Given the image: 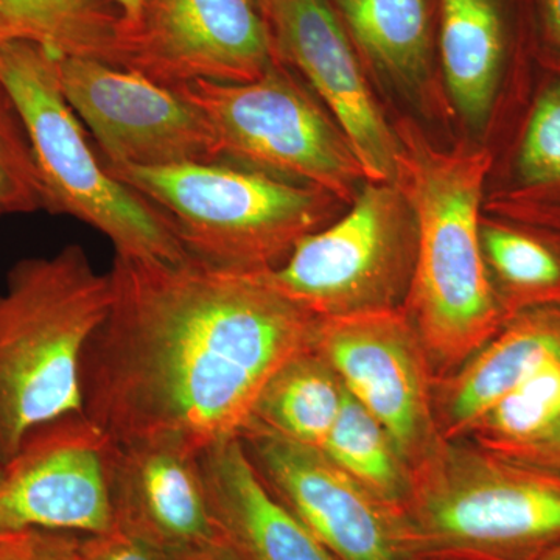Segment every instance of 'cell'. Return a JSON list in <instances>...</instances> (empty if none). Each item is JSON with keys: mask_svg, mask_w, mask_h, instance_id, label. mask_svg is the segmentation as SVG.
<instances>
[{"mask_svg": "<svg viewBox=\"0 0 560 560\" xmlns=\"http://www.w3.org/2000/svg\"><path fill=\"white\" fill-rule=\"evenodd\" d=\"M313 349L350 396L381 420L411 467L440 440L436 374L404 307L319 318Z\"/></svg>", "mask_w": 560, "mask_h": 560, "instance_id": "9", "label": "cell"}, {"mask_svg": "<svg viewBox=\"0 0 560 560\" xmlns=\"http://www.w3.org/2000/svg\"><path fill=\"white\" fill-rule=\"evenodd\" d=\"M113 302L83 349V412L109 440L201 453L238 436L268 378L312 348L318 316L267 271L114 257Z\"/></svg>", "mask_w": 560, "mask_h": 560, "instance_id": "1", "label": "cell"}, {"mask_svg": "<svg viewBox=\"0 0 560 560\" xmlns=\"http://www.w3.org/2000/svg\"><path fill=\"white\" fill-rule=\"evenodd\" d=\"M518 172L533 186L560 183V83L541 92L534 105L518 153Z\"/></svg>", "mask_w": 560, "mask_h": 560, "instance_id": "26", "label": "cell"}, {"mask_svg": "<svg viewBox=\"0 0 560 560\" xmlns=\"http://www.w3.org/2000/svg\"><path fill=\"white\" fill-rule=\"evenodd\" d=\"M418 230L394 183H370L341 219L298 243L267 271L276 289L318 318L404 307L415 275Z\"/></svg>", "mask_w": 560, "mask_h": 560, "instance_id": "8", "label": "cell"}, {"mask_svg": "<svg viewBox=\"0 0 560 560\" xmlns=\"http://www.w3.org/2000/svg\"><path fill=\"white\" fill-rule=\"evenodd\" d=\"M345 399L346 388L337 372L312 346L291 357L268 378L246 423L320 448Z\"/></svg>", "mask_w": 560, "mask_h": 560, "instance_id": "20", "label": "cell"}, {"mask_svg": "<svg viewBox=\"0 0 560 560\" xmlns=\"http://www.w3.org/2000/svg\"><path fill=\"white\" fill-rule=\"evenodd\" d=\"M198 455L171 440L108 438L103 464L116 528L172 551L219 539Z\"/></svg>", "mask_w": 560, "mask_h": 560, "instance_id": "15", "label": "cell"}, {"mask_svg": "<svg viewBox=\"0 0 560 560\" xmlns=\"http://www.w3.org/2000/svg\"><path fill=\"white\" fill-rule=\"evenodd\" d=\"M106 441L84 412L33 429L5 464L0 536L32 529L91 536L116 528L103 464Z\"/></svg>", "mask_w": 560, "mask_h": 560, "instance_id": "13", "label": "cell"}, {"mask_svg": "<svg viewBox=\"0 0 560 560\" xmlns=\"http://www.w3.org/2000/svg\"><path fill=\"white\" fill-rule=\"evenodd\" d=\"M319 451L396 515L410 495V464L381 420L348 390L340 415Z\"/></svg>", "mask_w": 560, "mask_h": 560, "instance_id": "22", "label": "cell"}, {"mask_svg": "<svg viewBox=\"0 0 560 560\" xmlns=\"http://www.w3.org/2000/svg\"><path fill=\"white\" fill-rule=\"evenodd\" d=\"M539 560H560V544L558 547H555L552 550L548 551L547 555H545L544 558H540Z\"/></svg>", "mask_w": 560, "mask_h": 560, "instance_id": "34", "label": "cell"}, {"mask_svg": "<svg viewBox=\"0 0 560 560\" xmlns=\"http://www.w3.org/2000/svg\"><path fill=\"white\" fill-rule=\"evenodd\" d=\"M103 165L167 217L190 257L223 270L282 267L302 238L327 226L340 201L319 187L220 161Z\"/></svg>", "mask_w": 560, "mask_h": 560, "instance_id": "5", "label": "cell"}, {"mask_svg": "<svg viewBox=\"0 0 560 560\" xmlns=\"http://www.w3.org/2000/svg\"><path fill=\"white\" fill-rule=\"evenodd\" d=\"M346 32L378 72L404 90L430 79L429 0H330Z\"/></svg>", "mask_w": 560, "mask_h": 560, "instance_id": "21", "label": "cell"}, {"mask_svg": "<svg viewBox=\"0 0 560 560\" xmlns=\"http://www.w3.org/2000/svg\"><path fill=\"white\" fill-rule=\"evenodd\" d=\"M77 560H178V556L139 534L114 528L83 536Z\"/></svg>", "mask_w": 560, "mask_h": 560, "instance_id": "28", "label": "cell"}, {"mask_svg": "<svg viewBox=\"0 0 560 560\" xmlns=\"http://www.w3.org/2000/svg\"><path fill=\"white\" fill-rule=\"evenodd\" d=\"M500 455L560 474V418L536 440L501 452Z\"/></svg>", "mask_w": 560, "mask_h": 560, "instance_id": "29", "label": "cell"}, {"mask_svg": "<svg viewBox=\"0 0 560 560\" xmlns=\"http://www.w3.org/2000/svg\"><path fill=\"white\" fill-rule=\"evenodd\" d=\"M267 22L276 57L300 70L326 103L364 176L372 183H394L396 131L383 117L330 0H276Z\"/></svg>", "mask_w": 560, "mask_h": 560, "instance_id": "14", "label": "cell"}, {"mask_svg": "<svg viewBox=\"0 0 560 560\" xmlns=\"http://www.w3.org/2000/svg\"><path fill=\"white\" fill-rule=\"evenodd\" d=\"M250 466L276 497L338 560H418L397 515L323 451L246 423L238 433Z\"/></svg>", "mask_w": 560, "mask_h": 560, "instance_id": "12", "label": "cell"}, {"mask_svg": "<svg viewBox=\"0 0 560 560\" xmlns=\"http://www.w3.org/2000/svg\"><path fill=\"white\" fill-rule=\"evenodd\" d=\"M560 418V359L490 407L460 440L506 452L536 440Z\"/></svg>", "mask_w": 560, "mask_h": 560, "instance_id": "24", "label": "cell"}, {"mask_svg": "<svg viewBox=\"0 0 560 560\" xmlns=\"http://www.w3.org/2000/svg\"><path fill=\"white\" fill-rule=\"evenodd\" d=\"M256 3L257 9H259L261 16L265 18V21H268L270 18L272 7H275L276 0H253Z\"/></svg>", "mask_w": 560, "mask_h": 560, "instance_id": "33", "label": "cell"}, {"mask_svg": "<svg viewBox=\"0 0 560 560\" xmlns=\"http://www.w3.org/2000/svg\"><path fill=\"white\" fill-rule=\"evenodd\" d=\"M440 47L445 84L474 127L488 120L508 47L503 0H441Z\"/></svg>", "mask_w": 560, "mask_h": 560, "instance_id": "18", "label": "cell"}, {"mask_svg": "<svg viewBox=\"0 0 560 560\" xmlns=\"http://www.w3.org/2000/svg\"><path fill=\"white\" fill-rule=\"evenodd\" d=\"M110 302L109 272L80 245L11 268L0 291V466L36 427L83 412L81 355Z\"/></svg>", "mask_w": 560, "mask_h": 560, "instance_id": "4", "label": "cell"}, {"mask_svg": "<svg viewBox=\"0 0 560 560\" xmlns=\"http://www.w3.org/2000/svg\"><path fill=\"white\" fill-rule=\"evenodd\" d=\"M560 359V305L528 308L434 385V418L445 440H460L490 407Z\"/></svg>", "mask_w": 560, "mask_h": 560, "instance_id": "16", "label": "cell"}, {"mask_svg": "<svg viewBox=\"0 0 560 560\" xmlns=\"http://www.w3.org/2000/svg\"><path fill=\"white\" fill-rule=\"evenodd\" d=\"M47 210L31 143L20 117L0 88V215Z\"/></svg>", "mask_w": 560, "mask_h": 560, "instance_id": "25", "label": "cell"}, {"mask_svg": "<svg viewBox=\"0 0 560 560\" xmlns=\"http://www.w3.org/2000/svg\"><path fill=\"white\" fill-rule=\"evenodd\" d=\"M178 560H243L242 556L232 548L230 541L220 536L219 539L206 541L197 547L176 551Z\"/></svg>", "mask_w": 560, "mask_h": 560, "instance_id": "30", "label": "cell"}, {"mask_svg": "<svg viewBox=\"0 0 560 560\" xmlns=\"http://www.w3.org/2000/svg\"><path fill=\"white\" fill-rule=\"evenodd\" d=\"M397 522L418 560H539L560 544V474L441 436Z\"/></svg>", "mask_w": 560, "mask_h": 560, "instance_id": "3", "label": "cell"}, {"mask_svg": "<svg viewBox=\"0 0 560 560\" xmlns=\"http://www.w3.org/2000/svg\"><path fill=\"white\" fill-rule=\"evenodd\" d=\"M119 7L121 18H124V39L136 27H138L140 16H142L143 3L145 0H113Z\"/></svg>", "mask_w": 560, "mask_h": 560, "instance_id": "31", "label": "cell"}, {"mask_svg": "<svg viewBox=\"0 0 560 560\" xmlns=\"http://www.w3.org/2000/svg\"><path fill=\"white\" fill-rule=\"evenodd\" d=\"M394 131L399 142L394 184L418 230L415 275L404 308L440 378L459 368L508 319L481 248L480 206L490 156L485 150L438 149L408 120Z\"/></svg>", "mask_w": 560, "mask_h": 560, "instance_id": "2", "label": "cell"}, {"mask_svg": "<svg viewBox=\"0 0 560 560\" xmlns=\"http://www.w3.org/2000/svg\"><path fill=\"white\" fill-rule=\"evenodd\" d=\"M210 514L243 560H338L250 466L238 436L198 455Z\"/></svg>", "mask_w": 560, "mask_h": 560, "instance_id": "17", "label": "cell"}, {"mask_svg": "<svg viewBox=\"0 0 560 560\" xmlns=\"http://www.w3.org/2000/svg\"><path fill=\"white\" fill-rule=\"evenodd\" d=\"M58 73L70 108L105 153L103 164L221 161L209 120L173 88L92 58L58 55Z\"/></svg>", "mask_w": 560, "mask_h": 560, "instance_id": "10", "label": "cell"}, {"mask_svg": "<svg viewBox=\"0 0 560 560\" xmlns=\"http://www.w3.org/2000/svg\"><path fill=\"white\" fill-rule=\"evenodd\" d=\"M10 40L121 68L124 18L113 0H0V44Z\"/></svg>", "mask_w": 560, "mask_h": 560, "instance_id": "19", "label": "cell"}, {"mask_svg": "<svg viewBox=\"0 0 560 560\" xmlns=\"http://www.w3.org/2000/svg\"><path fill=\"white\" fill-rule=\"evenodd\" d=\"M548 35L560 47V0H539Z\"/></svg>", "mask_w": 560, "mask_h": 560, "instance_id": "32", "label": "cell"}, {"mask_svg": "<svg viewBox=\"0 0 560 560\" xmlns=\"http://www.w3.org/2000/svg\"><path fill=\"white\" fill-rule=\"evenodd\" d=\"M205 114L220 160L228 158L279 178L353 201L366 178L345 132L276 60L249 83L197 80L173 88Z\"/></svg>", "mask_w": 560, "mask_h": 560, "instance_id": "7", "label": "cell"}, {"mask_svg": "<svg viewBox=\"0 0 560 560\" xmlns=\"http://www.w3.org/2000/svg\"><path fill=\"white\" fill-rule=\"evenodd\" d=\"M0 88L31 143L47 210L101 231L117 256L167 264L190 259L167 217L95 156L62 94L57 54L28 40L0 44Z\"/></svg>", "mask_w": 560, "mask_h": 560, "instance_id": "6", "label": "cell"}, {"mask_svg": "<svg viewBox=\"0 0 560 560\" xmlns=\"http://www.w3.org/2000/svg\"><path fill=\"white\" fill-rule=\"evenodd\" d=\"M3 480H5V466H0V486H2Z\"/></svg>", "mask_w": 560, "mask_h": 560, "instance_id": "35", "label": "cell"}, {"mask_svg": "<svg viewBox=\"0 0 560 560\" xmlns=\"http://www.w3.org/2000/svg\"><path fill=\"white\" fill-rule=\"evenodd\" d=\"M276 60L270 25L253 0H145L124 39L121 68L176 88L249 83Z\"/></svg>", "mask_w": 560, "mask_h": 560, "instance_id": "11", "label": "cell"}, {"mask_svg": "<svg viewBox=\"0 0 560 560\" xmlns=\"http://www.w3.org/2000/svg\"><path fill=\"white\" fill-rule=\"evenodd\" d=\"M81 539V534L50 529L0 536V560H77Z\"/></svg>", "mask_w": 560, "mask_h": 560, "instance_id": "27", "label": "cell"}, {"mask_svg": "<svg viewBox=\"0 0 560 560\" xmlns=\"http://www.w3.org/2000/svg\"><path fill=\"white\" fill-rule=\"evenodd\" d=\"M481 248L506 318L528 308L560 305V248L536 235L481 224Z\"/></svg>", "mask_w": 560, "mask_h": 560, "instance_id": "23", "label": "cell"}]
</instances>
